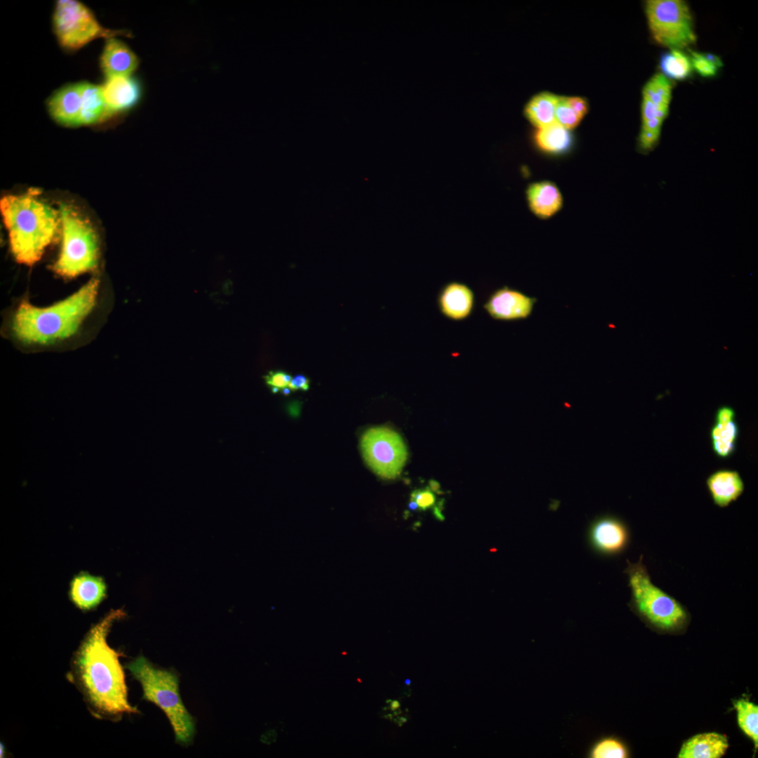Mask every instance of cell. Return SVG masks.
Segmentation results:
<instances>
[{"label": "cell", "mask_w": 758, "mask_h": 758, "mask_svg": "<svg viewBox=\"0 0 758 758\" xmlns=\"http://www.w3.org/2000/svg\"><path fill=\"white\" fill-rule=\"evenodd\" d=\"M125 615L112 610L94 625L73 654L69 681L79 690L91 714L99 719L117 721L124 714L138 713L131 705L125 674L119 658L107 637L113 623Z\"/></svg>", "instance_id": "cell-1"}, {"label": "cell", "mask_w": 758, "mask_h": 758, "mask_svg": "<svg viewBox=\"0 0 758 758\" xmlns=\"http://www.w3.org/2000/svg\"><path fill=\"white\" fill-rule=\"evenodd\" d=\"M37 189L18 195H6L0 210L8 232L10 247L15 260L32 265L61 233L60 210L39 198Z\"/></svg>", "instance_id": "cell-2"}, {"label": "cell", "mask_w": 758, "mask_h": 758, "mask_svg": "<svg viewBox=\"0 0 758 758\" xmlns=\"http://www.w3.org/2000/svg\"><path fill=\"white\" fill-rule=\"evenodd\" d=\"M99 280L91 279L65 300L46 308L27 301L17 310L13 322L15 336L27 343L48 344L72 335L93 309Z\"/></svg>", "instance_id": "cell-3"}, {"label": "cell", "mask_w": 758, "mask_h": 758, "mask_svg": "<svg viewBox=\"0 0 758 758\" xmlns=\"http://www.w3.org/2000/svg\"><path fill=\"white\" fill-rule=\"evenodd\" d=\"M125 667L140 683L142 698L154 703L165 712L176 740L189 743L194 733V723L181 700L176 674L155 667L142 655L127 663Z\"/></svg>", "instance_id": "cell-4"}, {"label": "cell", "mask_w": 758, "mask_h": 758, "mask_svg": "<svg viewBox=\"0 0 758 758\" xmlns=\"http://www.w3.org/2000/svg\"><path fill=\"white\" fill-rule=\"evenodd\" d=\"M624 573L628 578L630 588V607L646 623L663 632L683 629L688 623L689 613L673 597L654 585L646 566L643 555L636 563L627 559Z\"/></svg>", "instance_id": "cell-5"}, {"label": "cell", "mask_w": 758, "mask_h": 758, "mask_svg": "<svg viewBox=\"0 0 758 758\" xmlns=\"http://www.w3.org/2000/svg\"><path fill=\"white\" fill-rule=\"evenodd\" d=\"M60 213L62 246L53 270L60 276L74 278L96 267L97 235L90 222L76 208L64 204Z\"/></svg>", "instance_id": "cell-6"}, {"label": "cell", "mask_w": 758, "mask_h": 758, "mask_svg": "<svg viewBox=\"0 0 758 758\" xmlns=\"http://www.w3.org/2000/svg\"><path fill=\"white\" fill-rule=\"evenodd\" d=\"M645 12L651 35L659 44L679 50L696 41L691 14L684 1L649 0Z\"/></svg>", "instance_id": "cell-7"}, {"label": "cell", "mask_w": 758, "mask_h": 758, "mask_svg": "<svg viewBox=\"0 0 758 758\" xmlns=\"http://www.w3.org/2000/svg\"><path fill=\"white\" fill-rule=\"evenodd\" d=\"M53 29L60 44L69 50L79 49L99 38H112L121 34L102 27L92 11L75 0H59L53 12Z\"/></svg>", "instance_id": "cell-8"}, {"label": "cell", "mask_w": 758, "mask_h": 758, "mask_svg": "<svg viewBox=\"0 0 758 758\" xmlns=\"http://www.w3.org/2000/svg\"><path fill=\"white\" fill-rule=\"evenodd\" d=\"M361 448L367 465L378 475L385 479L397 477L407 458V450L402 438L387 427L368 430L361 437Z\"/></svg>", "instance_id": "cell-9"}, {"label": "cell", "mask_w": 758, "mask_h": 758, "mask_svg": "<svg viewBox=\"0 0 758 758\" xmlns=\"http://www.w3.org/2000/svg\"><path fill=\"white\" fill-rule=\"evenodd\" d=\"M587 540L596 554L606 557H617L629 547L631 533L627 524L610 514L596 517L589 524Z\"/></svg>", "instance_id": "cell-10"}, {"label": "cell", "mask_w": 758, "mask_h": 758, "mask_svg": "<svg viewBox=\"0 0 758 758\" xmlns=\"http://www.w3.org/2000/svg\"><path fill=\"white\" fill-rule=\"evenodd\" d=\"M536 302L537 298L504 286L489 295L484 308L495 320L512 321L527 319Z\"/></svg>", "instance_id": "cell-11"}, {"label": "cell", "mask_w": 758, "mask_h": 758, "mask_svg": "<svg viewBox=\"0 0 758 758\" xmlns=\"http://www.w3.org/2000/svg\"><path fill=\"white\" fill-rule=\"evenodd\" d=\"M739 433L734 409L726 405L717 408L710 433L714 454L722 459L731 457L736 449Z\"/></svg>", "instance_id": "cell-12"}, {"label": "cell", "mask_w": 758, "mask_h": 758, "mask_svg": "<svg viewBox=\"0 0 758 758\" xmlns=\"http://www.w3.org/2000/svg\"><path fill=\"white\" fill-rule=\"evenodd\" d=\"M475 295L467 284L451 281L439 291L437 304L441 313L447 319L458 321L467 319L473 312Z\"/></svg>", "instance_id": "cell-13"}, {"label": "cell", "mask_w": 758, "mask_h": 758, "mask_svg": "<svg viewBox=\"0 0 758 758\" xmlns=\"http://www.w3.org/2000/svg\"><path fill=\"white\" fill-rule=\"evenodd\" d=\"M53 119L65 126H81V84H72L55 91L48 100Z\"/></svg>", "instance_id": "cell-14"}, {"label": "cell", "mask_w": 758, "mask_h": 758, "mask_svg": "<svg viewBox=\"0 0 758 758\" xmlns=\"http://www.w3.org/2000/svg\"><path fill=\"white\" fill-rule=\"evenodd\" d=\"M101 86L109 117L131 108L140 97L139 84L131 76L107 78Z\"/></svg>", "instance_id": "cell-15"}, {"label": "cell", "mask_w": 758, "mask_h": 758, "mask_svg": "<svg viewBox=\"0 0 758 758\" xmlns=\"http://www.w3.org/2000/svg\"><path fill=\"white\" fill-rule=\"evenodd\" d=\"M100 64L107 78L129 77L137 68L138 59L124 42L112 37L105 42Z\"/></svg>", "instance_id": "cell-16"}, {"label": "cell", "mask_w": 758, "mask_h": 758, "mask_svg": "<svg viewBox=\"0 0 758 758\" xmlns=\"http://www.w3.org/2000/svg\"><path fill=\"white\" fill-rule=\"evenodd\" d=\"M706 486L714 504L722 508L736 501L745 490L739 472L727 469L712 472L706 479Z\"/></svg>", "instance_id": "cell-17"}, {"label": "cell", "mask_w": 758, "mask_h": 758, "mask_svg": "<svg viewBox=\"0 0 758 758\" xmlns=\"http://www.w3.org/2000/svg\"><path fill=\"white\" fill-rule=\"evenodd\" d=\"M531 211L538 218L552 217L562 207L563 198L557 185L550 181L534 182L526 190Z\"/></svg>", "instance_id": "cell-18"}, {"label": "cell", "mask_w": 758, "mask_h": 758, "mask_svg": "<svg viewBox=\"0 0 758 758\" xmlns=\"http://www.w3.org/2000/svg\"><path fill=\"white\" fill-rule=\"evenodd\" d=\"M105 594L106 585L103 579L87 573L77 575L70 583L71 601L81 610L95 608L103 600Z\"/></svg>", "instance_id": "cell-19"}, {"label": "cell", "mask_w": 758, "mask_h": 758, "mask_svg": "<svg viewBox=\"0 0 758 758\" xmlns=\"http://www.w3.org/2000/svg\"><path fill=\"white\" fill-rule=\"evenodd\" d=\"M729 747L727 738L716 732L697 734L681 746L679 758H719Z\"/></svg>", "instance_id": "cell-20"}, {"label": "cell", "mask_w": 758, "mask_h": 758, "mask_svg": "<svg viewBox=\"0 0 758 758\" xmlns=\"http://www.w3.org/2000/svg\"><path fill=\"white\" fill-rule=\"evenodd\" d=\"M81 84V126L98 123L109 117L102 86L87 82Z\"/></svg>", "instance_id": "cell-21"}, {"label": "cell", "mask_w": 758, "mask_h": 758, "mask_svg": "<svg viewBox=\"0 0 758 758\" xmlns=\"http://www.w3.org/2000/svg\"><path fill=\"white\" fill-rule=\"evenodd\" d=\"M534 138L536 144L541 150L552 154H561L567 152L573 142L569 130L557 121L538 128Z\"/></svg>", "instance_id": "cell-22"}, {"label": "cell", "mask_w": 758, "mask_h": 758, "mask_svg": "<svg viewBox=\"0 0 758 758\" xmlns=\"http://www.w3.org/2000/svg\"><path fill=\"white\" fill-rule=\"evenodd\" d=\"M559 96L544 92L535 95L525 107L528 119L538 128L548 126L555 121L554 112Z\"/></svg>", "instance_id": "cell-23"}, {"label": "cell", "mask_w": 758, "mask_h": 758, "mask_svg": "<svg viewBox=\"0 0 758 758\" xmlns=\"http://www.w3.org/2000/svg\"><path fill=\"white\" fill-rule=\"evenodd\" d=\"M660 67L665 77L675 80L686 79L692 70L690 59L678 49L661 55Z\"/></svg>", "instance_id": "cell-24"}, {"label": "cell", "mask_w": 758, "mask_h": 758, "mask_svg": "<svg viewBox=\"0 0 758 758\" xmlns=\"http://www.w3.org/2000/svg\"><path fill=\"white\" fill-rule=\"evenodd\" d=\"M740 729L758 746V706L746 699L733 701Z\"/></svg>", "instance_id": "cell-25"}, {"label": "cell", "mask_w": 758, "mask_h": 758, "mask_svg": "<svg viewBox=\"0 0 758 758\" xmlns=\"http://www.w3.org/2000/svg\"><path fill=\"white\" fill-rule=\"evenodd\" d=\"M643 98L660 108L669 109L672 97V84L663 74L653 76L644 85Z\"/></svg>", "instance_id": "cell-26"}, {"label": "cell", "mask_w": 758, "mask_h": 758, "mask_svg": "<svg viewBox=\"0 0 758 758\" xmlns=\"http://www.w3.org/2000/svg\"><path fill=\"white\" fill-rule=\"evenodd\" d=\"M587 754L591 758H625L628 757L629 751L620 739L606 737L594 743Z\"/></svg>", "instance_id": "cell-27"}, {"label": "cell", "mask_w": 758, "mask_h": 758, "mask_svg": "<svg viewBox=\"0 0 758 758\" xmlns=\"http://www.w3.org/2000/svg\"><path fill=\"white\" fill-rule=\"evenodd\" d=\"M555 121L568 130L576 128L581 118L568 104L565 97H559L554 112Z\"/></svg>", "instance_id": "cell-28"}, {"label": "cell", "mask_w": 758, "mask_h": 758, "mask_svg": "<svg viewBox=\"0 0 758 758\" xmlns=\"http://www.w3.org/2000/svg\"><path fill=\"white\" fill-rule=\"evenodd\" d=\"M692 67L702 77H711L716 75L718 68L710 62L703 53L691 52Z\"/></svg>", "instance_id": "cell-29"}, {"label": "cell", "mask_w": 758, "mask_h": 758, "mask_svg": "<svg viewBox=\"0 0 758 758\" xmlns=\"http://www.w3.org/2000/svg\"><path fill=\"white\" fill-rule=\"evenodd\" d=\"M264 379L266 384L271 388L272 392L277 393L288 387L292 377L284 371H270L264 376Z\"/></svg>", "instance_id": "cell-30"}, {"label": "cell", "mask_w": 758, "mask_h": 758, "mask_svg": "<svg viewBox=\"0 0 758 758\" xmlns=\"http://www.w3.org/2000/svg\"><path fill=\"white\" fill-rule=\"evenodd\" d=\"M411 500L415 501L418 507L424 511L434 505L436 497L429 488H425L414 490L411 494Z\"/></svg>", "instance_id": "cell-31"}, {"label": "cell", "mask_w": 758, "mask_h": 758, "mask_svg": "<svg viewBox=\"0 0 758 758\" xmlns=\"http://www.w3.org/2000/svg\"><path fill=\"white\" fill-rule=\"evenodd\" d=\"M566 99L573 110L582 119L588 109L586 100L580 97H569Z\"/></svg>", "instance_id": "cell-32"}, {"label": "cell", "mask_w": 758, "mask_h": 758, "mask_svg": "<svg viewBox=\"0 0 758 758\" xmlns=\"http://www.w3.org/2000/svg\"><path fill=\"white\" fill-rule=\"evenodd\" d=\"M288 387L293 392L300 390L307 391L310 387V380L304 375H296L292 378Z\"/></svg>", "instance_id": "cell-33"}, {"label": "cell", "mask_w": 758, "mask_h": 758, "mask_svg": "<svg viewBox=\"0 0 758 758\" xmlns=\"http://www.w3.org/2000/svg\"><path fill=\"white\" fill-rule=\"evenodd\" d=\"M703 54L705 56V58L710 62H711L713 65H714L717 68H719V67H721L722 66V62L721 59L719 57H717V55H714L712 53H703Z\"/></svg>", "instance_id": "cell-34"}, {"label": "cell", "mask_w": 758, "mask_h": 758, "mask_svg": "<svg viewBox=\"0 0 758 758\" xmlns=\"http://www.w3.org/2000/svg\"><path fill=\"white\" fill-rule=\"evenodd\" d=\"M430 486L431 491H432L434 492H437V493H438L439 491L440 486H439V484L437 481H436L434 480H430Z\"/></svg>", "instance_id": "cell-35"}, {"label": "cell", "mask_w": 758, "mask_h": 758, "mask_svg": "<svg viewBox=\"0 0 758 758\" xmlns=\"http://www.w3.org/2000/svg\"><path fill=\"white\" fill-rule=\"evenodd\" d=\"M391 709L395 710L400 707V703L398 700H393L390 705Z\"/></svg>", "instance_id": "cell-36"}, {"label": "cell", "mask_w": 758, "mask_h": 758, "mask_svg": "<svg viewBox=\"0 0 758 758\" xmlns=\"http://www.w3.org/2000/svg\"><path fill=\"white\" fill-rule=\"evenodd\" d=\"M408 507H409V508L411 510H416L418 508V505L416 504V503L415 501L411 500V502L409 503Z\"/></svg>", "instance_id": "cell-37"}, {"label": "cell", "mask_w": 758, "mask_h": 758, "mask_svg": "<svg viewBox=\"0 0 758 758\" xmlns=\"http://www.w3.org/2000/svg\"><path fill=\"white\" fill-rule=\"evenodd\" d=\"M4 752H5L4 745L1 743V745H0V757L1 758L4 757Z\"/></svg>", "instance_id": "cell-38"}, {"label": "cell", "mask_w": 758, "mask_h": 758, "mask_svg": "<svg viewBox=\"0 0 758 758\" xmlns=\"http://www.w3.org/2000/svg\"><path fill=\"white\" fill-rule=\"evenodd\" d=\"M405 684H407V685H409L411 684L410 679H406L405 680Z\"/></svg>", "instance_id": "cell-39"}]
</instances>
